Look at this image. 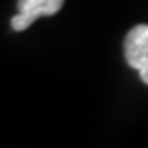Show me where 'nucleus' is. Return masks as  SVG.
I'll return each instance as SVG.
<instances>
[{"label":"nucleus","mask_w":148,"mask_h":148,"mask_svg":"<svg viewBox=\"0 0 148 148\" xmlns=\"http://www.w3.org/2000/svg\"><path fill=\"white\" fill-rule=\"evenodd\" d=\"M123 50L127 64L137 69L143 83L148 85V25H135L127 33Z\"/></svg>","instance_id":"nucleus-1"},{"label":"nucleus","mask_w":148,"mask_h":148,"mask_svg":"<svg viewBox=\"0 0 148 148\" xmlns=\"http://www.w3.org/2000/svg\"><path fill=\"white\" fill-rule=\"evenodd\" d=\"M62 6H64V0H17L19 14L12 17V29L25 31L38 17L58 14Z\"/></svg>","instance_id":"nucleus-2"}]
</instances>
